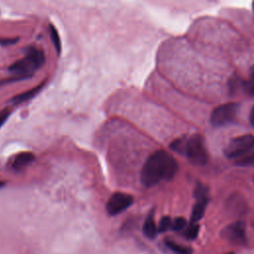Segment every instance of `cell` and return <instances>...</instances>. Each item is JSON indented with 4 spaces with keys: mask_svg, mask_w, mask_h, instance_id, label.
<instances>
[{
    "mask_svg": "<svg viewBox=\"0 0 254 254\" xmlns=\"http://www.w3.org/2000/svg\"><path fill=\"white\" fill-rule=\"evenodd\" d=\"M176 160L164 150L153 153L145 162L141 171V182L146 187H153L163 180H171L176 175Z\"/></svg>",
    "mask_w": 254,
    "mask_h": 254,
    "instance_id": "cell-1",
    "label": "cell"
},
{
    "mask_svg": "<svg viewBox=\"0 0 254 254\" xmlns=\"http://www.w3.org/2000/svg\"><path fill=\"white\" fill-rule=\"evenodd\" d=\"M46 62L45 53L35 47H30L27 51L26 57L14 62L9 70L16 75H29L40 68Z\"/></svg>",
    "mask_w": 254,
    "mask_h": 254,
    "instance_id": "cell-2",
    "label": "cell"
},
{
    "mask_svg": "<svg viewBox=\"0 0 254 254\" xmlns=\"http://www.w3.org/2000/svg\"><path fill=\"white\" fill-rule=\"evenodd\" d=\"M186 155L189 160L197 166L204 165L207 161V154L200 135H192L187 140Z\"/></svg>",
    "mask_w": 254,
    "mask_h": 254,
    "instance_id": "cell-3",
    "label": "cell"
},
{
    "mask_svg": "<svg viewBox=\"0 0 254 254\" xmlns=\"http://www.w3.org/2000/svg\"><path fill=\"white\" fill-rule=\"evenodd\" d=\"M238 112V105L233 102L225 103L216 107L210 116V121L214 126H225L232 123Z\"/></svg>",
    "mask_w": 254,
    "mask_h": 254,
    "instance_id": "cell-4",
    "label": "cell"
},
{
    "mask_svg": "<svg viewBox=\"0 0 254 254\" xmlns=\"http://www.w3.org/2000/svg\"><path fill=\"white\" fill-rule=\"evenodd\" d=\"M254 148V136L242 135L231 140L226 146L224 153L228 158H239Z\"/></svg>",
    "mask_w": 254,
    "mask_h": 254,
    "instance_id": "cell-5",
    "label": "cell"
},
{
    "mask_svg": "<svg viewBox=\"0 0 254 254\" xmlns=\"http://www.w3.org/2000/svg\"><path fill=\"white\" fill-rule=\"evenodd\" d=\"M132 203V195L124 192H115L109 197L106 203V209L109 214L116 215L127 209Z\"/></svg>",
    "mask_w": 254,
    "mask_h": 254,
    "instance_id": "cell-6",
    "label": "cell"
},
{
    "mask_svg": "<svg viewBox=\"0 0 254 254\" xmlns=\"http://www.w3.org/2000/svg\"><path fill=\"white\" fill-rule=\"evenodd\" d=\"M221 235L231 243L240 244L246 240L245 224L243 221H236L223 229Z\"/></svg>",
    "mask_w": 254,
    "mask_h": 254,
    "instance_id": "cell-7",
    "label": "cell"
},
{
    "mask_svg": "<svg viewBox=\"0 0 254 254\" xmlns=\"http://www.w3.org/2000/svg\"><path fill=\"white\" fill-rule=\"evenodd\" d=\"M45 81L41 82L39 85L29 89V90H26L20 94H17L16 96H14L13 98H11V102H13L14 104H20V103H23L25 101H28L30 99H32L33 97H35L41 90L42 88L45 86Z\"/></svg>",
    "mask_w": 254,
    "mask_h": 254,
    "instance_id": "cell-8",
    "label": "cell"
},
{
    "mask_svg": "<svg viewBox=\"0 0 254 254\" xmlns=\"http://www.w3.org/2000/svg\"><path fill=\"white\" fill-rule=\"evenodd\" d=\"M34 159H35V157L32 153H29V152L20 153L13 159L12 167L16 170H21V169L27 167L28 165H30L34 161Z\"/></svg>",
    "mask_w": 254,
    "mask_h": 254,
    "instance_id": "cell-9",
    "label": "cell"
},
{
    "mask_svg": "<svg viewBox=\"0 0 254 254\" xmlns=\"http://www.w3.org/2000/svg\"><path fill=\"white\" fill-rule=\"evenodd\" d=\"M206 203H207V199L206 198L197 199V201L194 204V206L192 208V211H191L190 222H197L203 216Z\"/></svg>",
    "mask_w": 254,
    "mask_h": 254,
    "instance_id": "cell-10",
    "label": "cell"
},
{
    "mask_svg": "<svg viewBox=\"0 0 254 254\" xmlns=\"http://www.w3.org/2000/svg\"><path fill=\"white\" fill-rule=\"evenodd\" d=\"M143 232L145 234V236H147L150 239H153L156 237L157 232H158V226L156 225L155 221H154V217L152 214H150L144 224H143Z\"/></svg>",
    "mask_w": 254,
    "mask_h": 254,
    "instance_id": "cell-11",
    "label": "cell"
},
{
    "mask_svg": "<svg viewBox=\"0 0 254 254\" xmlns=\"http://www.w3.org/2000/svg\"><path fill=\"white\" fill-rule=\"evenodd\" d=\"M50 37H51V41L55 47L57 55L60 56L62 53V41H61V37H60L58 29L52 24L50 25Z\"/></svg>",
    "mask_w": 254,
    "mask_h": 254,
    "instance_id": "cell-12",
    "label": "cell"
},
{
    "mask_svg": "<svg viewBox=\"0 0 254 254\" xmlns=\"http://www.w3.org/2000/svg\"><path fill=\"white\" fill-rule=\"evenodd\" d=\"M239 166H251L254 165V150H251L247 152L246 154L239 157V159L236 162Z\"/></svg>",
    "mask_w": 254,
    "mask_h": 254,
    "instance_id": "cell-13",
    "label": "cell"
},
{
    "mask_svg": "<svg viewBox=\"0 0 254 254\" xmlns=\"http://www.w3.org/2000/svg\"><path fill=\"white\" fill-rule=\"evenodd\" d=\"M166 245L177 254H191V249L182 246V245H179L173 241H167Z\"/></svg>",
    "mask_w": 254,
    "mask_h": 254,
    "instance_id": "cell-14",
    "label": "cell"
},
{
    "mask_svg": "<svg viewBox=\"0 0 254 254\" xmlns=\"http://www.w3.org/2000/svg\"><path fill=\"white\" fill-rule=\"evenodd\" d=\"M171 149L180 153L186 155V149H187V140L184 139H177L171 144Z\"/></svg>",
    "mask_w": 254,
    "mask_h": 254,
    "instance_id": "cell-15",
    "label": "cell"
},
{
    "mask_svg": "<svg viewBox=\"0 0 254 254\" xmlns=\"http://www.w3.org/2000/svg\"><path fill=\"white\" fill-rule=\"evenodd\" d=\"M198 230H199V226L197 224H195V222H190V224L186 227L185 236L188 239H193L197 236Z\"/></svg>",
    "mask_w": 254,
    "mask_h": 254,
    "instance_id": "cell-16",
    "label": "cell"
},
{
    "mask_svg": "<svg viewBox=\"0 0 254 254\" xmlns=\"http://www.w3.org/2000/svg\"><path fill=\"white\" fill-rule=\"evenodd\" d=\"M172 226V220L169 216H163L159 222L158 225V231L159 232H165Z\"/></svg>",
    "mask_w": 254,
    "mask_h": 254,
    "instance_id": "cell-17",
    "label": "cell"
},
{
    "mask_svg": "<svg viewBox=\"0 0 254 254\" xmlns=\"http://www.w3.org/2000/svg\"><path fill=\"white\" fill-rule=\"evenodd\" d=\"M186 227H187V221L184 217H177L172 221L171 228L174 229V230L180 231V230L185 229Z\"/></svg>",
    "mask_w": 254,
    "mask_h": 254,
    "instance_id": "cell-18",
    "label": "cell"
},
{
    "mask_svg": "<svg viewBox=\"0 0 254 254\" xmlns=\"http://www.w3.org/2000/svg\"><path fill=\"white\" fill-rule=\"evenodd\" d=\"M245 89L248 93L254 96V71H252L249 80L245 83Z\"/></svg>",
    "mask_w": 254,
    "mask_h": 254,
    "instance_id": "cell-19",
    "label": "cell"
},
{
    "mask_svg": "<svg viewBox=\"0 0 254 254\" xmlns=\"http://www.w3.org/2000/svg\"><path fill=\"white\" fill-rule=\"evenodd\" d=\"M194 196L197 199L206 198V189L203 186H197L196 190L194 191Z\"/></svg>",
    "mask_w": 254,
    "mask_h": 254,
    "instance_id": "cell-20",
    "label": "cell"
},
{
    "mask_svg": "<svg viewBox=\"0 0 254 254\" xmlns=\"http://www.w3.org/2000/svg\"><path fill=\"white\" fill-rule=\"evenodd\" d=\"M10 115V109H2L0 110V127L6 122Z\"/></svg>",
    "mask_w": 254,
    "mask_h": 254,
    "instance_id": "cell-21",
    "label": "cell"
},
{
    "mask_svg": "<svg viewBox=\"0 0 254 254\" xmlns=\"http://www.w3.org/2000/svg\"><path fill=\"white\" fill-rule=\"evenodd\" d=\"M17 42V39H2L0 40L1 45H11Z\"/></svg>",
    "mask_w": 254,
    "mask_h": 254,
    "instance_id": "cell-22",
    "label": "cell"
},
{
    "mask_svg": "<svg viewBox=\"0 0 254 254\" xmlns=\"http://www.w3.org/2000/svg\"><path fill=\"white\" fill-rule=\"evenodd\" d=\"M250 122H251L252 126L254 127V107L252 108V110L250 112Z\"/></svg>",
    "mask_w": 254,
    "mask_h": 254,
    "instance_id": "cell-23",
    "label": "cell"
},
{
    "mask_svg": "<svg viewBox=\"0 0 254 254\" xmlns=\"http://www.w3.org/2000/svg\"><path fill=\"white\" fill-rule=\"evenodd\" d=\"M3 186H4V183H3V182H1V181H0V188H2V187H3Z\"/></svg>",
    "mask_w": 254,
    "mask_h": 254,
    "instance_id": "cell-24",
    "label": "cell"
},
{
    "mask_svg": "<svg viewBox=\"0 0 254 254\" xmlns=\"http://www.w3.org/2000/svg\"><path fill=\"white\" fill-rule=\"evenodd\" d=\"M228 254H233V253H228Z\"/></svg>",
    "mask_w": 254,
    "mask_h": 254,
    "instance_id": "cell-25",
    "label": "cell"
}]
</instances>
